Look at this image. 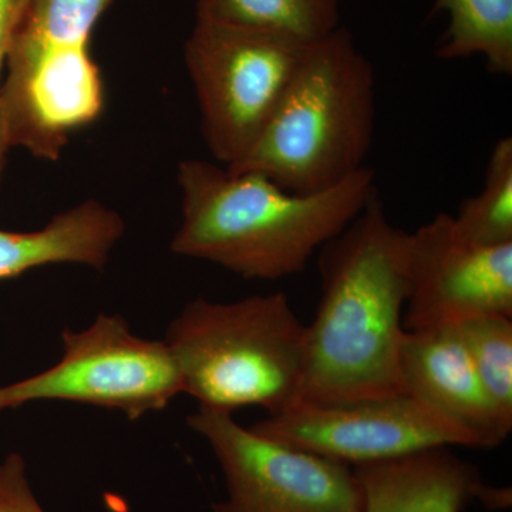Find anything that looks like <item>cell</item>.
<instances>
[{
    "label": "cell",
    "mask_w": 512,
    "mask_h": 512,
    "mask_svg": "<svg viewBox=\"0 0 512 512\" xmlns=\"http://www.w3.org/2000/svg\"><path fill=\"white\" fill-rule=\"evenodd\" d=\"M165 342L183 393L200 407L232 414L261 406L272 416L298 403L306 325L284 292L231 303L195 299L171 322Z\"/></svg>",
    "instance_id": "obj_4"
},
{
    "label": "cell",
    "mask_w": 512,
    "mask_h": 512,
    "mask_svg": "<svg viewBox=\"0 0 512 512\" xmlns=\"http://www.w3.org/2000/svg\"><path fill=\"white\" fill-rule=\"evenodd\" d=\"M281 33L197 18L184 62L212 157L239 163L271 119L306 49Z\"/></svg>",
    "instance_id": "obj_6"
},
{
    "label": "cell",
    "mask_w": 512,
    "mask_h": 512,
    "mask_svg": "<svg viewBox=\"0 0 512 512\" xmlns=\"http://www.w3.org/2000/svg\"><path fill=\"white\" fill-rule=\"evenodd\" d=\"M197 18L313 43L339 28L340 0H195Z\"/></svg>",
    "instance_id": "obj_15"
},
{
    "label": "cell",
    "mask_w": 512,
    "mask_h": 512,
    "mask_svg": "<svg viewBox=\"0 0 512 512\" xmlns=\"http://www.w3.org/2000/svg\"><path fill=\"white\" fill-rule=\"evenodd\" d=\"M453 217L461 237L483 247L512 244V138L493 147L483 188L458 205Z\"/></svg>",
    "instance_id": "obj_16"
},
{
    "label": "cell",
    "mask_w": 512,
    "mask_h": 512,
    "mask_svg": "<svg viewBox=\"0 0 512 512\" xmlns=\"http://www.w3.org/2000/svg\"><path fill=\"white\" fill-rule=\"evenodd\" d=\"M0 512H46L33 493L25 458L18 453L0 463Z\"/></svg>",
    "instance_id": "obj_18"
},
{
    "label": "cell",
    "mask_w": 512,
    "mask_h": 512,
    "mask_svg": "<svg viewBox=\"0 0 512 512\" xmlns=\"http://www.w3.org/2000/svg\"><path fill=\"white\" fill-rule=\"evenodd\" d=\"M407 247L409 232L393 225L376 191L355 220L320 248L322 295L306 326L296 404L330 406L404 393Z\"/></svg>",
    "instance_id": "obj_1"
},
{
    "label": "cell",
    "mask_w": 512,
    "mask_h": 512,
    "mask_svg": "<svg viewBox=\"0 0 512 512\" xmlns=\"http://www.w3.org/2000/svg\"><path fill=\"white\" fill-rule=\"evenodd\" d=\"M126 224L103 202L86 200L30 232L0 229V281L47 265L76 264L103 269Z\"/></svg>",
    "instance_id": "obj_13"
},
{
    "label": "cell",
    "mask_w": 512,
    "mask_h": 512,
    "mask_svg": "<svg viewBox=\"0 0 512 512\" xmlns=\"http://www.w3.org/2000/svg\"><path fill=\"white\" fill-rule=\"evenodd\" d=\"M433 10L448 16L439 59L480 56L491 73L511 76L512 0H436Z\"/></svg>",
    "instance_id": "obj_14"
},
{
    "label": "cell",
    "mask_w": 512,
    "mask_h": 512,
    "mask_svg": "<svg viewBox=\"0 0 512 512\" xmlns=\"http://www.w3.org/2000/svg\"><path fill=\"white\" fill-rule=\"evenodd\" d=\"M407 276L404 330L512 318V244H473L461 237L450 214L440 212L409 234Z\"/></svg>",
    "instance_id": "obj_10"
},
{
    "label": "cell",
    "mask_w": 512,
    "mask_h": 512,
    "mask_svg": "<svg viewBox=\"0 0 512 512\" xmlns=\"http://www.w3.org/2000/svg\"><path fill=\"white\" fill-rule=\"evenodd\" d=\"M403 392L476 434L487 448L500 446L512 429L485 392L457 326L406 330L400 349Z\"/></svg>",
    "instance_id": "obj_11"
},
{
    "label": "cell",
    "mask_w": 512,
    "mask_h": 512,
    "mask_svg": "<svg viewBox=\"0 0 512 512\" xmlns=\"http://www.w3.org/2000/svg\"><path fill=\"white\" fill-rule=\"evenodd\" d=\"M188 426L224 471L227 500L215 512H365L355 471L239 426L231 413L198 407Z\"/></svg>",
    "instance_id": "obj_8"
},
{
    "label": "cell",
    "mask_w": 512,
    "mask_h": 512,
    "mask_svg": "<svg viewBox=\"0 0 512 512\" xmlns=\"http://www.w3.org/2000/svg\"><path fill=\"white\" fill-rule=\"evenodd\" d=\"M177 181L181 222L171 251L264 281L305 271L377 191L369 167L330 190L296 194L264 175L198 158L180 161Z\"/></svg>",
    "instance_id": "obj_2"
},
{
    "label": "cell",
    "mask_w": 512,
    "mask_h": 512,
    "mask_svg": "<svg viewBox=\"0 0 512 512\" xmlns=\"http://www.w3.org/2000/svg\"><path fill=\"white\" fill-rule=\"evenodd\" d=\"M62 342L55 366L0 387V410L60 400L109 407L137 420L183 393L167 342L138 338L123 316L99 315L82 332L64 330Z\"/></svg>",
    "instance_id": "obj_7"
},
{
    "label": "cell",
    "mask_w": 512,
    "mask_h": 512,
    "mask_svg": "<svg viewBox=\"0 0 512 512\" xmlns=\"http://www.w3.org/2000/svg\"><path fill=\"white\" fill-rule=\"evenodd\" d=\"M375 119V69L339 26L308 46L255 146L227 168L296 194L330 190L366 167Z\"/></svg>",
    "instance_id": "obj_3"
},
{
    "label": "cell",
    "mask_w": 512,
    "mask_h": 512,
    "mask_svg": "<svg viewBox=\"0 0 512 512\" xmlns=\"http://www.w3.org/2000/svg\"><path fill=\"white\" fill-rule=\"evenodd\" d=\"M249 429L346 466L440 447L487 448L476 434L407 393L330 406L295 404Z\"/></svg>",
    "instance_id": "obj_9"
},
{
    "label": "cell",
    "mask_w": 512,
    "mask_h": 512,
    "mask_svg": "<svg viewBox=\"0 0 512 512\" xmlns=\"http://www.w3.org/2000/svg\"><path fill=\"white\" fill-rule=\"evenodd\" d=\"M456 326L485 392L512 420V318L483 316Z\"/></svg>",
    "instance_id": "obj_17"
},
{
    "label": "cell",
    "mask_w": 512,
    "mask_h": 512,
    "mask_svg": "<svg viewBox=\"0 0 512 512\" xmlns=\"http://www.w3.org/2000/svg\"><path fill=\"white\" fill-rule=\"evenodd\" d=\"M113 0H30L2 87L10 148L59 161L76 131L99 120L106 89L90 37Z\"/></svg>",
    "instance_id": "obj_5"
},
{
    "label": "cell",
    "mask_w": 512,
    "mask_h": 512,
    "mask_svg": "<svg viewBox=\"0 0 512 512\" xmlns=\"http://www.w3.org/2000/svg\"><path fill=\"white\" fill-rule=\"evenodd\" d=\"M30 0H0V184L5 174L6 161L10 150L6 136L5 120L2 109V87L5 79L6 62L13 37L18 32L20 23L25 18Z\"/></svg>",
    "instance_id": "obj_19"
},
{
    "label": "cell",
    "mask_w": 512,
    "mask_h": 512,
    "mask_svg": "<svg viewBox=\"0 0 512 512\" xmlns=\"http://www.w3.org/2000/svg\"><path fill=\"white\" fill-rule=\"evenodd\" d=\"M365 512H463L473 498L505 508L510 491L481 483L477 471L448 447L356 466Z\"/></svg>",
    "instance_id": "obj_12"
}]
</instances>
